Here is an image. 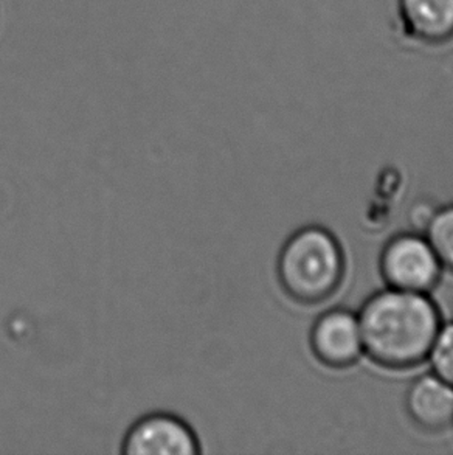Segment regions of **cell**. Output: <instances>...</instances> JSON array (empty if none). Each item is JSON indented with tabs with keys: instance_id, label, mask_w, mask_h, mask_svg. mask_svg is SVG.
Listing matches in <instances>:
<instances>
[{
	"instance_id": "6da1fadb",
	"label": "cell",
	"mask_w": 453,
	"mask_h": 455,
	"mask_svg": "<svg viewBox=\"0 0 453 455\" xmlns=\"http://www.w3.org/2000/svg\"><path fill=\"white\" fill-rule=\"evenodd\" d=\"M363 353L380 367L407 370L427 361L441 326V314L429 294L386 288L357 314Z\"/></svg>"
},
{
	"instance_id": "7a4b0ae2",
	"label": "cell",
	"mask_w": 453,
	"mask_h": 455,
	"mask_svg": "<svg viewBox=\"0 0 453 455\" xmlns=\"http://www.w3.org/2000/svg\"><path fill=\"white\" fill-rule=\"evenodd\" d=\"M276 274L282 291L295 302H325L338 290L345 275L342 246L328 228H300L282 244Z\"/></svg>"
},
{
	"instance_id": "3957f363",
	"label": "cell",
	"mask_w": 453,
	"mask_h": 455,
	"mask_svg": "<svg viewBox=\"0 0 453 455\" xmlns=\"http://www.w3.org/2000/svg\"><path fill=\"white\" fill-rule=\"evenodd\" d=\"M388 288L429 294L441 278L442 265L427 236L405 232L386 243L379 261Z\"/></svg>"
},
{
	"instance_id": "277c9868",
	"label": "cell",
	"mask_w": 453,
	"mask_h": 455,
	"mask_svg": "<svg viewBox=\"0 0 453 455\" xmlns=\"http://www.w3.org/2000/svg\"><path fill=\"white\" fill-rule=\"evenodd\" d=\"M126 455H196L197 435L184 419L171 413H151L135 421L123 438Z\"/></svg>"
},
{
	"instance_id": "5b68a950",
	"label": "cell",
	"mask_w": 453,
	"mask_h": 455,
	"mask_svg": "<svg viewBox=\"0 0 453 455\" xmlns=\"http://www.w3.org/2000/svg\"><path fill=\"white\" fill-rule=\"evenodd\" d=\"M309 344L314 356L330 369H348L365 355L359 317L345 307L330 309L315 320Z\"/></svg>"
},
{
	"instance_id": "8992f818",
	"label": "cell",
	"mask_w": 453,
	"mask_h": 455,
	"mask_svg": "<svg viewBox=\"0 0 453 455\" xmlns=\"http://www.w3.org/2000/svg\"><path fill=\"white\" fill-rule=\"evenodd\" d=\"M405 36L425 47L453 43V0H398Z\"/></svg>"
},
{
	"instance_id": "52a82bcc",
	"label": "cell",
	"mask_w": 453,
	"mask_h": 455,
	"mask_svg": "<svg viewBox=\"0 0 453 455\" xmlns=\"http://www.w3.org/2000/svg\"><path fill=\"white\" fill-rule=\"evenodd\" d=\"M411 421L425 432H441L453 426V386L435 373L419 376L405 395Z\"/></svg>"
},
{
	"instance_id": "ba28073f",
	"label": "cell",
	"mask_w": 453,
	"mask_h": 455,
	"mask_svg": "<svg viewBox=\"0 0 453 455\" xmlns=\"http://www.w3.org/2000/svg\"><path fill=\"white\" fill-rule=\"evenodd\" d=\"M424 235L435 249L442 267L453 272V204L438 207Z\"/></svg>"
},
{
	"instance_id": "9c48e42d",
	"label": "cell",
	"mask_w": 453,
	"mask_h": 455,
	"mask_svg": "<svg viewBox=\"0 0 453 455\" xmlns=\"http://www.w3.org/2000/svg\"><path fill=\"white\" fill-rule=\"evenodd\" d=\"M427 359L432 373L453 386V320L440 326Z\"/></svg>"
},
{
	"instance_id": "30bf717a",
	"label": "cell",
	"mask_w": 453,
	"mask_h": 455,
	"mask_svg": "<svg viewBox=\"0 0 453 455\" xmlns=\"http://www.w3.org/2000/svg\"><path fill=\"white\" fill-rule=\"evenodd\" d=\"M436 207L435 204L430 203L427 199L419 201L415 204L410 209L409 213V222H410L411 230L413 232H419V234H425V230L430 226V222L435 216Z\"/></svg>"
}]
</instances>
